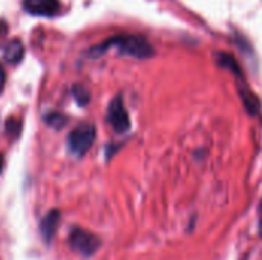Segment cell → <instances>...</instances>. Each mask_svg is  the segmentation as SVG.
<instances>
[{"mask_svg": "<svg viewBox=\"0 0 262 260\" xmlns=\"http://www.w3.org/2000/svg\"><path fill=\"white\" fill-rule=\"evenodd\" d=\"M109 48H117L120 54L130 55L135 58H150L155 54L154 46L143 35H115V37H111L109 40L91 48L88 54L92 58H98Z\"/></svg>", "mask_w": 262, "mask_h": 260, "instance_id": "6da1fadb", "label": "cell"}, {"mask_svg": "<svg viewBox=\"0 0 262 260\" xmlns=\"http://www.w3.org/2000/svg\"><path fill=\"white\" fill-rule=\"evenodd\" d=\"M95 136H97V130H95L94 124L83 123V124L77 126L69 133L68 141H66L69 153H72L77 158L84 156L89 152V149L92 147V144L95 141Z\"/></svg>", "mask_w": 262, "mask_h": 260, "instance_id": "7a4b0ae2", "label": "cell"}, {"mask_svg": "<svg viewBox=\"0 0 262 260\" xmlns=\"http://www.w3.org/2000/svg\"><path fill=\"white\" fill-rule=\"evenodd\" d=\"M68 244H69L71 250L75 251L77 254H80L83 257H92L100 250L101 241L97 234H94L88 230H83L80 227H75L69 233Z\"/></svg>", "mask_w": 262, "mask_h": 260, "instance_id": "3957f363", "label": "cell"}, {"mask_svg": "<svg viewBox=\"0 0 262 260\" xmlns=\"http://www.w3.org/2000/svg\"><path fill=\"white\" fill-rule=\"evenodd\" d=\"M107 123L115 130V133H126L130 129V118L124 107L121 95H117L107 107Z\"/></svg>", "mask_w": 262, "mask_h": 260, "instance_id": "277c9868", "label": "cell"}, {"mask_svg": "<svg viewBox=\"0 0 262 260\" xmlns=\"http://www.w3.org/2000/svg\"><path fill=\"white\" fill-rule=\"evenodd\" d=\"M26 12L38 17H54L60 12L58 0H23Z\"/></svg>", "mask_w": 262, "mask_h": 260, "instance_id": "5b68a950", "label": "cell"}, {"mask_svg": "<svg viewBox=\"0 0 262 260\" xmlns=\"http://www.w3.org/2000/svg\"><path fill=\"white\" fill-rule=\"evenodd\" d=\"M60 219H61V213L55 208L43 216V219L40 222V233H41L43 241L46 244H49L54 239L57 228H58V224H60Z\"/></svg>", "mask_w": 262, "mask_h": 260, "instance_id": "8992f818", "label": "cell"}, {"mask_svg": "<svg viewBox=\"0 0 262 260\" xmlns=\"http://www.w3.org/2000/svg\"><path fill=\"white\" fill-rule=\"evenodd\" d=\"M239 95H241V100L246 106V110L249 115L252 116H256L261 110V101L259 98L246 86V84H241L239 86Z\"/></svg>", "mask_w": 262, "mask_h": 260, "instance_id": "52a82bcc", "label": "cell"}, {"mask_svg": "<svg viewBox=\"0 0 262 260\" xmlns=\"http://www.w3.org/2000/svg\"><path fill=\"white\" fill-rule=\"evenodd\" d=\"M25 55V48L21 44V41L18 38L11 40L5 48H3V58L9 63V64H17L21 61Z\"/></svg>", "mask_w": 262, "mask_h": 260, "instance_id": "ba28073f", "label": "cell"}, {"mask_svg": "<svg viewBox=\"0 0 262 260\" xmlns=\"http://www.w3.org/2000/svg\"><path fill=\"white\" fill-rule=\"evenodd\" d=\"M216 61H218V64L221 66V67H224V69H229V70H232L236 77H239L241 80H243V70H241V67H239V64H238V61H236V58L232 55V54H226V52H218L216 54Z\"/></svg>", "mask_w": 262, "mask_h": 260, "instance_id": "9c48e42d", "label": "cell"}, {"mask_svg": "<svg viewBox=\"0 0 262 260\" xmlns=\"http://www.w3.org/2000/svg\"><path fill=\"white\" fill-rule=\"evenodd\" d=\"M72 95H74V98H75L78 106H86L89 103V98H91L88 89L84 86H81V84H75L72 87Z\"/></svg>", "mask_w": 262, "mask_h": 260, "instance_id": "30bf717a", "label": "cell"}, {"mask_svg": "<svg viewBox=\"0 0 262 260\" xmlns=\"http://www.w3.org/2000/svg\"><path fill=\"white\" fill-rule=\"evenodd\" d=\"M5 132L9 138H18L20 132H21V121L17 118H8L6 124H5Z\"/></svg>", "mask_w": 262, "mask_h": 260, "instance_id": "8fae6325", "label": "cell"}, {"mask_svg": "<svg viewBox=\"0 0 262 260\" xmlns=\"http://www.w3.org/2000/svg\"><path fill=\"white\" fill-rule=\"evenodd\" d=\"M45 121H46V124H48L49 127H54V129H61V127L66 124L68 118H66L64 115L58 113V112H52V113H49V115L45 118Z\"/></svg>", "mask_w": 262, "mask_h": 260, "instance_id": "7c38bea8", "label": "cell"}, {"mask_svg": "<svg viewBox=\"0 0 262 260\" xmlns=\"http://www.w3.org/2000/svg\"><path fill=\"white\" fill-rule=\"evenodd\" d=\"M3 84H5V70H3V67L0 66V92H2V89H3Z\"/></svg>", "mask_w": 262, "mask_h": 260, "instance_id": "4fadbf2b", "label": "cell"}, {"mask_svg": "<svg viewBox=\"0 0 262 260\" xmlns=\"http://www.w3.org/2000/svg\"><path fill=\"white\" fill-rule=\"evenodd\" d=\"M6 29H8L6 23H5L3 20H0V37H2L3 34H6Z\"/></svg>", "mask_w": 262, "mask_h": 260, "instance_id": "5bb4252c", "label": "cell"}, {"mask_svg": "<svg viewBox=\"0 0 262 260\" xmlns=\"http://www.w3.org/2000/svg\"><path fill=\"white\" fill-rule=\"evenodd\" d=\"M3 166H5V161H3V155L0 153V173H2V170H3Z\"/></svg>", "mask_w": 262, "mask_h": 260, "instance_id": "9a60e30c", "label": "cell"}, {"mask_svg": "<svg viewBox=\"0 0 262 260\" xmlns=\"http://www.w3.org/2000/svg\"><path fill=\"white\" fill-rule=\"evenodd\" d=\"M259 236L262 238V218H261V222H259Z\"/></svg>", "mask_w": 262, "mask_h": 260, "instance_id": "2e32d148", "label": "cell"}, {"mask_svg": "<svg viewBox=\"0 0 262 260\" xmlns=\"http://www.w3.org/2000/svg\"><path fill=\"white\" fill-rule=\"evenodd\" d=\"M261 211H262V204H261Z\"/></svg>", "mask_w": 262, "mask_h": 260, "instance_id": "e0dca14e", "label": "cell"}]
</instances>
